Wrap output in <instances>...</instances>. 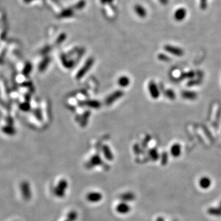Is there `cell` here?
Wrapping results in <instances>:
<instances>
[{
	"instance_id": "obj_1",
	"label": "cell",
	"mask_w": 221,
	"mask_h": 221,
	"mask_svg": "<svg viewBox=\"0 0 221 221\" xmlns=\"http://www.w3.org/2000/svg\"><path fill=\"white\" fill-rule=\"evenodd\" d=\"M68 187V183L67 181L64 179L61 180L58 183L57 188L55 189V194L57 195L58 197H62L65 195V191Z\"/></svg>"
},
{
	"instance_id": "obj_2",
	"label": "cell",
	"mask_w": 221,
	"mask_h": 221,
	"mask_svg": "<svg viewBox=\"0 0 221 221\" xmlns=\"http://www.w3.org/2000/svg\"><path fill=\"white\" fill-rule=\"evenodd\" d=\"M87 199L90 202L97 203L102 199V195L100 192H90L87 194Z\"/></svg>"
},
{
	"instance_id": "obj_3",
	"label": "cell",
	"mask_w": 221,
	"mask_h": 221,
	"mask_svg": "<svg viewBox=\"0 0 221 221\" xmlns=\"http://www.w3.org/2000/svg\"><path fill=\"white\" fill-rule=\"evenodd\" d=\"M165 49L166 51H167L170 54H172L173 55H176V56H181L184 53L181 49L172 46H170V45L166 46L165 47Z\"/></svg>"
},
{
	"instance_id": "obj_4",
	"label": "cell",
	"mask_w": 221,
	"mask_h": 221,
	"mask_svg": "<svg viewBox=\"0 0 221 221\" xmlns=\"http://www.w3.org/2000/svg\"><path fill=\"white\" fill-rule=\"evenodd\" d=\"M21 190H22V195L25 198L28 200L30 197H31V195H32L31 190H30V185L28 183L25 182L22 184Z\"/></svg>"
},
{
	"instance_id": "obj_5",
	"label": "cell",
	"mask_w": 221,
	"mask_h": 221,
	"mask_svg": "<svg viewBox=\"0 0 221 221\" xmlns=\"http://www.w3.org/2000/svg\"><path fill=\"white\" fill-rule=\"evenodd\" d=\"M187 11L184 8H179L177 9L174 14V17L177 21H181L185 17Z\"/></svg>"
},
{
	"instance_id": "obj_6",
	"label": "cell",
	"mask_w": 221,
	"mask_h": 221,
	"mask_svg": "<svg viewBox=\"0 0 221 221\" xmlns=\"http://www.w3.org/2000/svg\"><path fill=\"white\" fill-rule=\"evenodd\" d=\"M130 210V208L128 205L125 203H122L118 205L116 207V211L120 214H127Z\"/></svg>"
},
{
	"instance_id": "obj_7",
	"label": "cell",
	"mask_w": 221,
	"mask_h": 221,
	"mask_svg": "<svg viewBox=\"0 0 221 221\" xmlns=\"http://www.w3.org/2000/svg\"><path fill=\"white\" fill-rule=\"evenodd\" d=\"M211 184V181L209 178L208 177H203L201 178L199 181V185L201 188L203 189H208Z\"/></svg>"
},
{
	"instance_id": "obj_8",
	"label": "cell",
	"mask_w": 221,
	"mask_h": 221,
	"mask_svg": "<svg viewBox=\"0 0 221 221\" xmlns=\"http://www.w3.org/2000/svg\"><path fill=\"white\" fill-rule=\"evenodd\" d=\"M181 148L180 145L178 144H174L170 149L171 154L175 157L179 156L181 154Z\"/></svg>"
},
{
	"instance_id": "obj_9",
	"label": "cell",
	"mask_w": 221,
	"mask_h": 221,
	"mask_svg": "<svg viewBox=\"0 0 221 221\" xmlns=\"http://www.w3.org/2000/svg\"><path fill=\"white\" fill-rule=\"evenodd\" d=\"M208 213L214 216H221V208H209L208 209Z\"/></svg>"
},
{
	"instance_id": "obj_10",
	"label": "cell",
	"mask_w": 221,
	"mask_h": 221,
	"mask_svg": "<svg viewBox=\"0 0 221 221\" xmlns=\"http://www.w3.org/2000/svg\"><path fill=\"white\" fill-rule=\"evenodd\" d=\"M2 130L4 133H6V135H13L16 133V130L14 128V127L12 126V125H7V126L3 127Z\"/></svg>"
},
{
	"instance_id": "obj_11",
	"label": "cell",
	"mask_w": 221,
	"mask_h": 221,
	"mask_svg": "<svg viewBox=\"0 0 221 221\" xmlns=\"http://www.w3.org/2000/svg\"><path fill=\"white\" fill-rule=\"evenodd\" d=\"M150 91L151 93L152 96L154 98H157L159 96V92L158 89H157L156 85L154 84V83H152L150 84Z\"/></svg>"
},
{
	"instance_id": "obj_12",
	"label": "cell",
	"mask_w": 221,
	"mask_h": 221,
	"mask_svg": "<svg viewBox=\"0 0 221 221\" xmlns=\"http://www.w3.org/2000/svg\"><path fill=\"white\" fill-rule=\"evenodd\" d=\"M120 198H121L122 200H124V201H131L134 200L135 195L132 193L128 192V193H126L122 195V197Z\"/></svg>"
},
{
	"instance_id": "obj_13",
	"label": "cell",
	"mask_w": 221,
	"mask_h": 221,
	"mask_svg": "<svg viewBox=\"0 0 221 221\" xmlns=\"http://www.w3.org/2000/svg\"><path fill=\"white\" fill-rule=\"evenodd\" d=\"M183 96L185 98H187V99H194L196 96V94L194 92H185L183 93Z\"/></svg>"
},
{
	"instance_id": "obj_14",
	"label": "cell",
	"mask_w": 221,
	"mask_h": 221,
	"mask_svg": "<svg viewBox=\"0 0 221 221\" xmlns=\"http://www.w3.org/2000/svg\"><path fill=\"white\" fill-rule=\"evenodd\" d=\"M150 156H151V157L152 158V159L154 160H156L159 159V155L157 154V152L156 151H154V150H152L151 152H150Z\"/></svg>"
},
{
	"instance_id": "obj_15",
	"label": "cell",
	"mask_w": 221,
	"mask_h": 221,
	"mask_svg": "<svg viewBox=\"0 0 221 221\" xmlns=\"http://www.w3.org/2000/svg\"><path fill=\"white\" fill-rule=\"evenodd\" d=\"M166 95H167V96L169 97L170 99H174L175 98L174 93L173 92V91H172V90H168Z\"/></svg>"
},
{
	"instance_id": "obj_16",
	"label": "cell",
	"mask_w": 221,
	"mask_h": 221,
	"mask_svg": "<svg viewBox=\"0 0 221 221\" xmlns=\"http://www.w3.org/2000/svg\"><path fill=\"white\" fill-rule=\"evenodd\" d=\"M167 161H168V155L167 154H163L162 155V164L165 165L167 163Z\"/></svg>"
},
{
	"instance_id": "obj_17",
	"label": "cell",
	"mask_w": 221,
	"mask_h": 221,
	"mask_svg": "<svg viewBox=\"0 0 221 221\" xmlns=\"http://www.w3.org/2000/svg\"><path fill=\"white\" fill-rule=\"evenodd\" d=\"M137 11L138 12V13L139 14V15L141 16L142 17H144L145 15H146V12L144 10L141 8V7H138L137 8Z\"/></svg>"
},
{
	"instance_id": "obj_18",
	"label": "cell",
	"mask_w": 221,
	"mask_h": 221,
	"mask_svg": "<svg viewBox=\"0 0 221 221\" xmlns=\"http://www.w3.org/2000/svg\"><path fill=\"white\" fill-rule=\"evenodd\" d=\"M69 220H75V219L76 218V216H77L76 213H74V212H72L71 213H69Z\"/></svg>"
},
{
	"instance_id": "obj_19",
	"label": "cell",
	"mask_w": 221,
	"mask_h": 221,
	"mask_svg": "<svg viewBox=\"0 0 221 221\" xmlns=\"http://www.w3.org/2000/svg\"><path fill=\"white\" fill-rule=\"evenodd\" d=\"M207 0H200V6L202 9H205L207 7Z\"/></svg>"
},
{
	"instance_id": "obj_20",
	"label": "cell",
	"mask_w": 221,
	"mask_h": 221,
	"mask_svg": "<svg viewBox=\"0 0 221 221\" xmlns=\"http://www.w3.org/2000/svg\"><path fill=\"white\" fill-rule=\"evenodd\" d=\"M156 221H165V220L163 219V218H161V217H159L157 219H156Z\"/></svg>"
},
{
	"instance_id": "obj_21",
	"label": "cell",
	"mask_w": 221,
	"mask_h": 221,
	"mask_svg": "<svg viewBox=\"0 0 221 221\" xmlns=\"http://www.w3.org/2000/svg\"><path fill=\"white\" fill-rule=\"evenodd\" d=\"M160 1H161V2H162L163 4H167V3H168V0H160Z\"/></svg>"
},
{
	"instance_id": "obj_22",
	"label": "cell",
	"mask_w": 221,
	"mask_h": 221,
	"mask_svg": "<svg viewBox=\"0 0 221 221\" xmlns=\"http://www.w3.org/2000/svg\"><path fill=\"white\" fill-rule=\"evenodd\" d=\"M219 208H221V202H220V204H219Z\"/></svg>"
},
{
	"instance_id": "obj_23",
	"label": "cell",
	"mask_w": 221,
	"mask_h": 221,
	"mask_svg": "<svg viewBox=\"0 0 221 221\" xmlns=\"http://www.w3.org/2000/svg\"><path fill=\"white\" fill-rule=\"evenodd\" d=\"M174 221H176V220H174Z\"/></svg>"
}]
</instances>
